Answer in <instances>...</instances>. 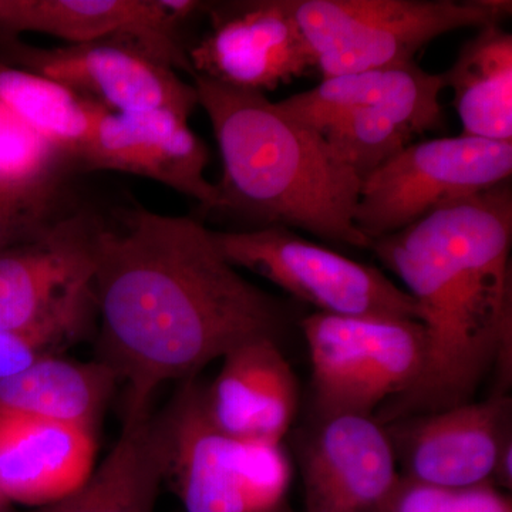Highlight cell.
<instances>
[{
  "label": "cell",
  "mask_w": 512,
  "mask_h": 512,
  "mask_svg": "<svg viewBox=\"0 0 512 512\" xmlns=\"http://www.w3.org/2000/svg\"><path fill=\"white\" fill-rule=\"evenodd\" d=\"M93 293L104 365L128 386L126 413L146 412L161 384L191 380L212 360L258 339L278 340L285 311L242 278L210 229L130 208L99 220Z\"/></svg>",
  "instance_id": "obj_1"
},
{
  "label": "cell",
  "mask_w": 512,
  "mask_h": 512,
  "mask_svg": "<svg viewBox=\"0 0 512 512\" xmlns=\"http://www.w3.org/2000/svg\"><path fill=\"white\" fill-rule=\"evenodd\" d=\"M511 244V180L372 242L416 302L424 335L420 375L384 404V421L470 403L494 367L510 376Z\"/></svg>",
  "instance_id": "obj_2"
},
{
  "label": "cell",
  "mask_w": 512,
  "mask_h": 512,
  "mask_svg": "<svg viewBox=\"0 0 512 512\" xmlns=\"http://www.w3.org/2000/svg\"><path fill=\"white\" fill-rule=\"evenodd\" d=\"M192 77L224 163L220 211L239 212L264 227L298 228L349 247H372L355 224L362 180L320 134L265 93Z\"/></svg>",
  "instance_id": "obj_3"
},
{
  "label": "cell",
  "mask_w": 512,
  "mask_h": 512,
  "mask_svg": "<svg viewBox=\"0 0 512 512\" xmlns=\"http://www.w3.org/2000/svg\"><path fill=\"white\" fill-rule=\"evenodd\" d=\"M444 89L443 74L412 62L328 77L278 106L320 134L340 163L363 180L414 138L443 126Z\"/></svg>",
  "instance_id": "obj_4"
},
{
  "label": "cell",
  "mask_w": 512,
  "mask_h": 512,
  "mask_svg": "<svg viewBox=\"0 0 512 512\" xmlns=\"http://www.w3.org/2000/svg\"><path fill=\"white\" fill-rule=\"evenodd\" d=\"M323 79L402 66L436 37L500 23L505 0H293Z\"/></svg>",
  "instance_id": "obj_5"
},
{
  "label": "cell",
  "mask_w": 512,
  "mask_h": 512,
  "mask_svg": "<svg viewBox=\"0 0 512 512\" xmlns=\"http://www.w3.org/2000/svg\"><path fill=\"white\" fill-rule=\"evenodd\" d=\"M511 174V141L461 134L412 143L363 178L355 224L373 242L510 181Z\"/></svg>",
  "instance_id": "obj_6"
},
{
  "label": "cell",
  "mask_w": 512,
  "mask_h": 512,
  "mask_svg": "<svg viewBox=\"0 0 512 512\" xmlns=\"http://www.w3.org/2000/svg\"><path fill=\"white\" fill-rule=\"evenodd\" d=\"M312 365L313 404L320 419L372 416L402 396L423 366L417 320L343 318L312 313L302 320Z\"/></svg>",
  "instance_id": "obj_7"
},
{
  "label": "cell",
  "mask_w": 512,
  "mask_h": 512,
  "mask_svg": "<svg viewBox=\"0 0 512 512\" xmlns=\"http://www.w3.org/2000/svg\"><path fill=\"white\" fill-rule=\"evenodd\" d=\"M221 255L311 303L320 313L343 318L419 319L416 302L375 266L299 237L285 227L215 232Z\"/></svg>",
  "instance_id": "obj_8"
},
{
  "label": "cell",
  "mask_w": 512,
  "mask_h": 512,
  "mask_svg": "<svg viewBox=\"0 0 512 512\" xmlns=\"http://www.w3.org/2000/svg\"><path fill=\"white\" fill-rule=\"evenodd\" d=\"M170 404L173 458L170 474L187 512H275L291 483L281 443L237 439L208 417L204 389L187 380Z\"/></svg>",
  "instance_id": "obj_9"
},
{
  "label": "cell",
  "mask_w": 512,
  "mask_h": 512,
  "mask_svg": "<svg viewBox=\"0 0 512 512\" xmlns=\"http://www.w3.org/2000/svg\"><path fill=\"white\" fill-rule=\"evenodd\" d=\"M0 62L55 80L113 113L170 110L190 119L200 107L194 84L131 36L43 49L0 35Z\"/></svg>",
  "instance_id": "obj_10"
},
{
  "label": "cell",
  "mask_w": 512,
  "mask_h": 512,
  "mask_svg": "<svg viewBox=\"0 0 512 512\" xmlns=\"http://www.w3.org/2000/svg\"><path fill=\"white\" fill-rule=\"evenodd\" d=\"M210 28L188 50L192 76L272 92L316 67L293 0L208 3Z\"/></svg>",
  "instance_id": "obj_11"
},
{
  "label": "cell",
  "mask_w": 512,
  "mask_h": 512,
  "mask_svg": "<svg viewBox=\"0 0 512 512\" xmlns=\"http://www.w3.org/2000/svg\"><path fill=\"white\" fill-rule=\"evenodd\" d=\"M208 160L204 141L174 111L106 110L77 163L84 171L148 178L200 202L205 210H221L220 188L205 178Z\"/></svg>",
  "instance_id": "obj_12"
},
{
  "label": "cell",
  "mask_w": 512,
  "mask_h": 512,
  "mask_svg": "<svg viewBox=\"0 0 512 512\" xmlns=\"http://www.w3.org/2000/svg\"><path fill=\"white\" fill-rule=\"evenodd\" d=\"M97 225L79 211L0 254V329L30 328L92 291Z\"/></svg>",
  "instance_id": "obj_13"
},
{
  "label": "cell",
  "mask_w": 512,
  "mask_h": 512,
  "mask_svg": "<svg viewBox=\"0 0 512 512\" xmlns=\"http://www.w3.org/2000/svg\"><path fill=\"white\" fill-rule=\"evenodd\" d=\"M207 6L198 0H0V35L43 33L67 45L131 36L192 74L180 28Z\"/></svg>",
  "instance_id": "obj_14"
},
{
  "label": "cell",
  "mask_w": 512,
  "mask_h": 512,
  "mask_svg": "<svg viewBox=\"0 0 512 512\" xmlns=\"http://www.w3.org/2000/svg\"><path fill=\"white\" fill-rule=\"evenodd\" d=\"M389 431L363 414L320 419L303 448L306 512H367L399 483Z\"/></svg>",
  "instance_id": "obj_15"
},
{
  "label": "cell",
  "mask_w": 512,
  "mask_h": 512,
  "mask_svg": "<svg viewBox=\"0 0 512 512\" xmlns=\"http://www.w3.org/2000/svg\"><path fill=\"white\" fill-rule=\"evenodd\" d=\"M510 397L497 393L480 403L410 417L399 434L407 478L434 487H477L494 476L511 441Z\"/></svg>",
  "instance_id": "obj_16"
},
{
  "label": "cell",
  "mask_w": 512,
  "mask_h": 512,
  "mask_svg": "<svg viewBox=\"0 0 512 512\" xmlns=\"http://www.w3.org/2000/svg\"><path fill=\"white\" fill-rule=\"evenodd\" d=\"M222 360L220 375L204 389L214 426L237 439L281 443L298 409L299 392L278 340H252Z\"/></svg>",
  "instance_id": "obj_17"
},
{
  "label": "cell",
  "mask_w": 512,
  "mask_h": 512,
  "mask_svg": "<svg viewBox=\"0 0 512 512\" xmlns=\"http://www.w3.org/2000/svg\"><path fill=\"white\" fill-rule=\"evenodd\" d=\"M94 450L93 430L0 410V493L10 504H55L93 473Z\"/></svg>",
  "instance_id": "obj_18"
},
{
  "label": "cell",
  "mask_w": 512,
  "mask_h": 512,
  "mask_svg": "<svg viewBox=\"0 0 512 512\" xmlns=\"http://www.w3.org/2000/svg\"><path fill=\"white\" fill-rule=\"evenodd\" d=\"M173 413H126L119 440L96 473L63 500L33 512H154L170 474Z\"/></svg>",
  "instance_id": "obj_19"
},
{
  "label": "cell",
  "mask_w": 512,
  "mask_h": 512,
  "mask_svg": "<svg viewBox=\"0 0 512 512\" xmlns=\"http://www.w3.org/2000/svg\"><path fill=\"white\" fill-rule=\"evenodd\" d=\"M116 383L103 362L45 357L0 379V410L93 430Z\"/></svg>",
  "instance_id": "obj_20"
},
{
  "label": "cell",
  "mask_w": 512,
  "mask_h": 512,
  "mask_svg": "<svg viewBox=\"0 0 512 512\" xmlns=\"http://www.w3.org/2000/svg\"><path fill=\"white\" fill-rule=\"evenodd\" d=\"M443 74L464 136L512 141V36L500 23L478 28Z\"/></svg>",
  "instance_id": "obj_21"
},
{
  "label": "cell",
  "mask_w": 512,
  "mask_h": 512,
  "mask_svg": "<svg viewBox=\"0 0 512 512\" xmlns=\"http://www.w3.org/2000/svg\"><path fill=\"white\" fill-rule=\"evenodd\" d=\"M0 101L73 163L107 110L55 80L2 62Z\"/></svg>",
  "instance_id": "obj_22"
},
{
  "label": "cell",
  "mask_w": 512,
  "mask_h": 512,
  "mask_svg": "<svg viewBox=\"0 0 512 512\" xmlns=\"http://www.w3.org/2000/svg\"><path fill=\"white\" fill-rule=\"evenodd\" d=\"M70 161L0 101L2 207L32 224H45Z\"/></svg>",
  "instance_id": "obj_23"
},
{
  "label": "cell",
  "mask_w": 512,
  "mask_h": 512,
  "mask_svg": "<svg viewBox=\"0 0 512 512\" xmlns=\"http://www.w3.org/2000/svg\"><path fill=\"white\" fill-rule=\"evenodd\" d=\"M97 318L93 289L62 311L23 329H0V379L84 338Z\"/></svg>",
  "instance_id": "obj_24"
},
{
  "label": "cell",
  "mask_w": 512,
  "mask_h": 512,
  "mask_svg": "<svg viewBox=\"0 0 512 512\" xmlns=\"http://www.w3.org/2000/svg\"><path fill=\"white\" fill-rule=\"evenodd\" d=\"M375 512H511V504L488 483L453 490L400 477Z\"/></svg>",
  "instance_id": "obj_25"
},
{
  "label": "cell",
  "mask_w": 512,
  "mask_h": 512,
  "mask_svg": "<svg viewBox=\"0 0 512 512\" xmlns=\"http://www.w3.org/2000/svg\"><path fill=\"white\" fill-rule=\"evenodd\" d=\"M45 224H32L0 205V254L13 245L28 241Z\"/></svg>",
  "instance_id": "obj_26"
},
{
  "label": "cell",
  "mask_w": 512,
  "mask_h": 512,
  "mask_svg": "<svg viewBox=\"0 0 512 512\" xmlns=\"http://www.w3.org/2000/svg\"><path fill=\"white\" fill-rule=\"evenodd\" d=\"M512 440L501 451L498 457L497 467H495L494 477L500 481L504 487H511L512 480Z\"/></svg>",
  "instance_id": "obj_27"
},
{
  "label": "cell",
  "mask_w": 512,
  "mask_h": 512,
  "mask_svg": "<svg viewBox=\"0 0 512 512\" xmlns=\"http://www.w3.org/2000/svg\"><path fill=\"white\" fill-rule=\"evenodd\" d=\"M10 505L12 504H10L9 501L3 497L2 493H0V512H13Z\"/></svg>",
  "instance_id": "obj_28"
}]
</instances>
